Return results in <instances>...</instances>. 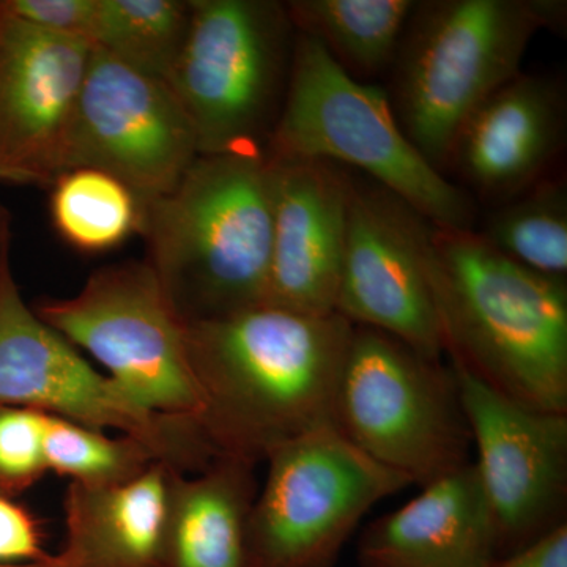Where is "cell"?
Segmentation results:
<instances>
[{
  "mask_svg": "<svg viewBox=\"0 0 567 567\" xmlns=\"http://www.w3.org/2000/svg\"><path fill=\"white\" fill-rule=\"evenodd\" d=\"M44 461L48 472L85 487L128 483L159 458L132 435L110 436L100 429L44 413ZM162 462V461H159Z\"/></svg>",
  "mask_w": 567,
  "mask_h": 567,
  "instance_id": "cb8c5ba5",
  "label": "cell"
},
{
  "mask_svg": "<svg viewBox=\"0 0 567 567\" xmlns=\"http://www.w3.org/2000/svg\"><path fill=\"white\" fill-rule=\"evenodd\" d=\"M43 525L17 498L0 495V565L50 561Z\"/></svg>",
  "mask_w": 567,
  "mask_h": 567,
  "instance_id": "4316f807",
  "label": "cell"
},
{
  "mask_svg": "<svg viewBox=\"0 0 567 567\" xmlns=\"http://www.w3.org/2000/svg\"><path fill=\"white\" fill-rule=\"evenodd\" d=\"M265 155L363 173L439 229H472V194L447 181L402 132L386 91L347 74L297 32L289 87Z\"/></svg>",
  "mask_w": 567,
  "mask_h": 567,
  "instance_id": "5b68a950",
  "label": "cell"
},
{
  "mask_svg": "<svg viewBox=\"0 0 567 567\" xmlns=\"http://www.w3.org/2000/svg\"><path fill=\"white\" fill-rule=\"evenodd\" d=\"M274 237L267 303L336 312L349 210V173L320 159L270 158Z\"/></svg>",
  "mask_w": 567,
  "mask_h": 567,
  "instance_id": "9a60e30c",
  "label": "cell"
},
{
  "mask_svg": "<svg viewBox=\"0 0 567 567\" xmlns=\"http://www.w3.org/2000/svg\"><path fill=\"white\" fill-rule=\"evenodd\" d=\"M32 309L95 358L142 409L199 424L203 398L189 363L186 323L147 264L106 265L74 297L43 298Z\"/></svg>",
  "mask_w": 567,
  "mask_h": 567,
  "instance_id": "ba28073f",
  "label": "cell"
},
{
  "mask_svg": "<svg viewBox=\"0 0 567 567\" xmlns=\"http://www.w3.org/2000/svg\"><path fill=\"white\" fill-rule=\"evenodd\" d=\"M43 432L44 413L0 405V495L18 498L47 475Z\"/></svg>",
  "mask_w": 567,
  "mask_h": 567,
  "instance_id": "d4e9b609",
  "label": "cell"
},
{
  "mask_svg": "<svg viewBox=\"0 0 567 567\" xmlns=\"http://www.w3.org/2000/svg\"><path fill=\"white\" fill-rule=\"evenodd\" d=\"M353 324L262 305L186 323L199 425L216 456L259 465L276 447L334 425Z\"/></svg>",
  "mask_w": 567,
  "mask_h": 567,
  "instance_id": "6da1fadb",
  "label": "cell"
},
{
  "mask_svg": "<svg viewBox=\"0 0 567 567\" xmlns=\"http://www.w3.org/2000/svg\"><path fill=\"white\" fill-rule=\"evenodd\" d=\"M249 517L252 567H333L361 518L410 481L334 425L276 447Z\"/></svg>",
  "mask_w": 567,
  "mask_h": 567,
  "instance_id": "9c48e42d",
  "label": "cell"
},
{
  "mask_svg": "<svg viewBox=\"0 0 567 567\" xmlns=\"http://www.w3.org/2000/svg\"><path fill=\"white\" fill-rule=\"evenodd\" d=\"M9 216L0 207V287H2L3 279L11 271L9 265Z\"/></svg>",
  "mask_w": 567,
  "mask_h": 567,
  "instance_id": "f1b7e54d",
  "label": "cell"
},
{
  "mask_svg": "<svg viewBox=\"0 0 567 567\" xmlns=\"http://www.w3.org/2000/svg\"><path fill=\"white\" fill-rule=\"evenodd\" d=\"M199 156L192 123L169 84L93 47L63 173L87 167L110 174L144 208L173 192Z\"/></svg>",
  "mask_w": 567,
  "mask_h": 567,
  "instance_id": "8fae6325",
  "label": "cell"
},
{
  "mask_svg": "<svg viewBox=\"0 0 567 567\" xmlns=\"http://www.w3.org/2000/svg\"><path fill=\"white\" fill-rule=\"evenodd\" d=\"M51 219L81 252H107L141 234L142 205L128 186L102 171H66L51 185Z\"/></svg>",
  "mask_w": 567,
  "mask_h": 567,
  "instance_id": "603a6c76",
  "label": "cell"
},
{
  "mask_svg": "<svg viewBox=\"0 0 567 567\" xmlns=\"http://www.w3.org/2000/svg\"><path fill=\"white\" fill-rule=\"evenodd\" d=\"M565 82L522 71L464 123L445 167L470 192L499 204L548 177L565 148Z\"/></svg>",
  "mask_w": 567,
  "mask_h": 567,
  "instance_id": "2e32d148",
  "label": "cell"
},
{
  "mask_svg": "<svg viewBox=\"0 0 567 567\" xmlns=\"http://www.w3.org/2000/svg\"><path fill=\"white\" fill-rule=\"evenodd\" d=\"M0 3L7 13L28 24L91 43L96 0H9Z\"/></svg>",
  "mask_w": 567,
  "mask_h": 567,
  "instance_id": "484cf974",
  "label": "cell"
},
{
  "mask_svg": "<svg viewBox=\"0 0 567 567\" xmlns=\"http://www.w3.org/2000/svg\"><path fill=\"white\" fill-rule=\"evenodd\" d=\"M565 0H416L391 65L402 132L440 173L464 123L522 73L533 37L561 31Z\"/></svg>",
  "mask_w": 567,
  "mask_h": 567,
  "instance_id": "277c9868",
  "label": "cell"
},
{
  "mask_svg": "<svg viewBox=\"0 0 567 567\" xmlns=\"http://www.w3.org/2000/svg\"><path fill=\"white\" fill-rule=\"evenodd\" d=\"M0 567H63L55 555H52L50 561L28 563V565H0Z\"/></svg>",
  "mask_w": 567,
  "mask_h": 567,
  "instance_id": "f546056e",
  "label": "cell"
},
{
  "mask_svg": "<svg viewBox=\"0 0 567 567\" xmlns=\"http://www.w3.org/2000/svg\"><path fill=\"white\" fill-rule=\"evenodd\" d=\"M357 555L361 567H486L495 528L473 462L372 522Z\"/></svg>",
  "mask_w": 567,
  "mask_h": 567,
  "instance_id": "e0dca14e",
  "label": "cell"
},
{
  "mask_svg": "<svg viewBox=\"0 0 567 567\" xmlns=\"http://www.w3.org/2000/svg\"><path fill=\"white\" fill-rule=\"evenodd\" d=\"M173 466L155 462L128 483L66 488L63 567H163Z\"/></svg>",
  "mask_w": 567,
  "mask_h": 567,
  "instance_id": "ac0fdd59",
  "label": "cell"
},
{
  "mask_svg": "<svg viewBox=\"0 0 567 567\" xmlns=\"http://www.w3.org/2000/svg\"><path fill=\"white\" fill-rule=\"evenodd\" d=\"M147 259L183 323L267 303L274 174L262 152L200 155L166 196L142 208Z\"/></svg>",
  "mask_w": 567,
  "mask_h": 567,
  "instance_id": "3957f363",
  "label": "cell"
},
{
  "mask_svg": "<svg viewBox=\"0 0 567 567\" xmlns=\"http://www.w3.org/2000/svg\"><path fill=\"white\" fill-rule=\"evenodd\" d=\"M256 464L218 456L203 472L171 470L163 567H252Z\"/></svg>",
  "mask_w": 567,
  "mask_h": 567,
  "instance_id": "d6986e66",
  "label": "cell"
},
{
  "mask_svg": "<svg viewBox=\"0 0 567 567\" xmlns=\"http://www.w3.org/2000/svg\"><path fill=\"white\" fill-rule=\"evenodd\" d=\"M450 365L494 522L496 557H505L567 524V413L518 404Z\"/></svg>",
  "mask_w": 567,
  "mask_h": 567,
  "instance_id": "4fadbf2b",
  "label": "cell"
},
{
  "mask_svg": "<svg viewBox=\"0 0 567 567\" xmlns=\"http://www.w3.org/2000/svg\"><path fill=\"white\" fill-rule=\"evenodd\" d=\"M192 11V0H96L92 47L167 82L185 47Z\"/></svg>",
  "mask_w": 567,
  "mask_h": 567,
  "instance_id": "44dd1931",
  "label": "cell"
},
{
  "mask_svg": "<svg viewBox=\"0 0 567 567\" xmlns=\"http://www.w3.org/2000/svg\"><path fill=\"white\" fill-rule=\"evenodd\" d=\"M0 405L136 436L185 475L203 472L216 458L196 421L148 412L96 371L25 305L11 271L0 287Z\"/></svg>",
  "mask_w": 567,
  "mask_h": 567,
  "instance_id": "30bf717a",
  "label": "cell"
},
{
  "mask_svg": "<svg viewBox=\"0 0 567 567\" xmlns=\"http://www.w3.org/2000/svg\"><path fill=\"white\" fill-rule=\"evenodd\" d=\"M486 567H567V524L514 554L495 557Z\"/></svg>",
  "mask_w": 567,
  "mask_h": 567,
  "instance_id": "83f0119b",
  "label": "cell"
},
{
  "mask_svg": "<svg viewBox=\"0 0 567 567\" xmlns=\"http://www.w3.org/2000/svg\"><path fill=\"white\" fill-rule=\"evenodd\" d=\"M192 7L188 37L167 84L199 153H265L297 40L286 2L192 0Z\"/></svg>",
  "mask_w": 567,
  "mask_h": 567,
  "instance_id": "8992f818",
  "label": "cell"
},
{
  "mask_svg": "<svg viewBox=\"0 0 567 567\" xmlns=\"http://www.w3.org/2000/svg\"><path fill=\"white\" fill-rule=\"evenodd\" d=\"M416 0H290L295 31L316 40L354 80L390 73Z\"/></svg>",
  "mask_w": 567,
  "mask_h": 567,
  "instance_id": "ffe728a7",
  "label": "cell"
},
{
  "mask_svg": "<svg viewBox=\"0 0 567 567\" xmlns=\"http://www.w3.org/2000/svg\"><path fill=\"white\" fill-rule=\"evenodd\" d=\"M334 427L365 456L423 487L472 464L453 368L372 328L353 327Z\"/></svg>",
  "mask_w": 567,
  "mask_h": 567,
  "instance_id": "52a82bcc",
  "label": "cell"
},
{
  "mask_svg": "<svg viewBox=\"0 0 567 567\" xmlns=\"http://www.w3.org/2000/svg\"><path fill=\"white\" fill-rule=\"evenodd\" d=\"M93 47L11 17L0 3V178L51 186Z\"/></svg>",
  "mask_w": 567,
  "mask_h": 567,
  "instance_id": "5bb4252c",
  "label": "cell"
},
{
  "mask_svg": "<svg viewBox=\"0 0 567 567\" xmlns=\"http://www.w3.org/2000/svg\"><path fill=\"white\" fill-rule=\"evenodd\" d=\"M496 251L522 267L547 276H567V185L546 177L495 205L477 233Z\"/></svg>",
  "mask_w": 567,
  "mask_h": 567,
  "instance_id": "7402d4cb",
  "label": "cell"
},
{
  "mask_svg": "<svg viewBox=\"0 0 567 567\" xmlns=\"http://www.w3.org/2000/svg\"><path fill=\"white\" fill-rule=\"evenodd\" d=\"M427 276L450 363L540 412L567 413V282L473 229L432 227Z\"/></svg>",
  "mask_w": 567,
  "mask_h": 567,
  "instance_id": "7a4b0ae2",
  "label": "cell"
},
{
  "mask_svg": "<svg viewBox=\"0 0 567 567\" xmlns=\"http://www.w3.org/2000/svg\"><path fill=\"white\" fill-rule=\"evenodd\" d=\"M432 227L383 186L349 174L336 315L440 360L445 344L427 276Z\"/></svg>",
  "mask_w": 567,
  "mask_h": 567,
  "instance_id": "7c38bea8",
  "label": "cell"
}]
</instances>
